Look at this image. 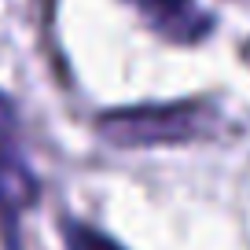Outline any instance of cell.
<instances>
[{"label": "cell", "instance_id": "obj_3", "mask_svg": "<svg viewBox=\"0 0 250 250\" xmlns=\"http://www.w3.org/2000/svg\"><path fill=\"white\" fill-rule=\"evenodd\" d=\"M136 8L151 19L155 30H162L169 41H199L210 30V19L199 15L191 0H136Z\"/></svg>", "mask_w": 250, "mask_h": 250}, {"label": "cell", "instance_id": "obj_4", "mask_svg": "<svg viewBox=\"0 0 250 250\" xmlns=\"http://www.w3.org/2000/svg\"><path fill=\"white\" fill-rule=\"evenodd\" d=\"M66 250H125V247L114 243L110 235H103L100 228H92V225L66 221Z\"/></svg>", "mask_w": 250, "mask_h": 250}, {"label": "cell", "instance_id": "obj_5", "mask_svg": "<svg viewBox=\"0 0 250 250\" xmlns=\"http://www.w3.org/2000/svg\"><path fill=\"white\" fill-rule=\"evenodd\" d=\"M15 136H19L15 107H11L8 96H0V144H15Z\"/></svg>", "mask_w": 250, "mask_h": 250}, {"label": "cell", "instance_id": "obj_2", "mask_svg": "<svg viewBox=\"0 0 250 250\" xmlns=\"http://www.w3.org/2000/svg\"><path fill=\"white\" fill-rule=\"evenodd\" d=\"M33 199H37V180H33L30 166L22 162L15 144H0V228H4L8 250H19L15 225H19V213L26 206H33Z\"/></svg>", "mask_w": 250, "mask_h": 250}, {"label": "cell", "instance_id": "obj_1", "mask_svg": "<svg viewBox=\"0 0 250 250\" xmlns=\"http://www.w3.org/2000/svg\"><path fill=\"white\" fill-rule=\"evenodd\" d=\"M96 129L114 147H162V144L191 140L206 125L203 107H195V103H158V107L103 110Z\"/></svg>", "mask_w": 250, "mask_h": 250}]
</instances>
